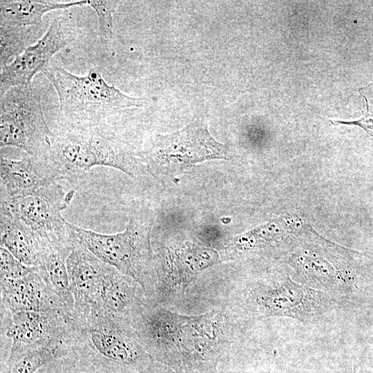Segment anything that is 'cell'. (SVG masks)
I'll return each instance as SVG.
<instances>
[{"label": "cell", "instance_id": "1", "mask_svg": "<svg viewBox=\"0 0 373 373\" xmlns=\"http://www.w3.org/2000/svg\"><path fill=\"white\" fill-rule=\"evenodd\" d=\"M219 315L188 317L144 300L131 326L153 361L176 373H215L224 346Z\"/></svg>", "mask_w": 373, "mask_h": 373}, {"label": "cell", "instance_id": "22", "mask_svg": "<svg viewBox=\"0 0 373 373\" xmlns=\"http://www.w3.org/2000/svg\"><path fill=\"white\" fill-rule=\"evenodd\" d=\"M120 1L111 0H87V5L96 13L99 37L103 40L112 39L114 30L113 13Z\"/></svg>", "mask_w": 373, "mask_h": 373}, {"label": "cell", "instance_id": "6", "mask_svg": "<svg viewBox=\"0 0 373 373\" xmlns=\"http://www.w3.org/2000/svg\"><path fill=\"white\" fill-rule=\"evenodd\" d=\"M342 298L312 289L290 276L247 285L242 309L251 320L288 318L303 323H315L331 314Z\"/></svg>", "mask_w": 373, "mask_h": 373}, {"label": "cell", "instance_id": "5", "mask_svg": "<svg viewBox=\"0 0 373 373\" xmlns=\"http://www.w3.org/2000/svg\"><path fill=\"white\" fill-rule=\"evenodd\" d=\"M75 350L111 373H156L131 324L102 314L82 323Z\"/></svg>", "mask_w": 373, "mask_h": 373}, {"label": "cell", "instance_id": "19", "mask_svg": "<svg viewBox=\"0 0 373 373\" xmlns=\"http://www.w3.org/2000/svg\"><path fill=\"white\" fill-rule=\"evenodd\" d=\"M68 256V254L51 249L45 255L38 267L52 291L68 309L76 312L66 266Z\"/></svg>", "mask_w": 373, "mask_h": 373}, {"label": "cell", "instance_id": "2", "mask_svg": "<svg viewBox=\"0 0 373 373\" xmlns=\"http://www.w3.org/2000/svg\"><path fill=\"white\" fill-rule=\"evenodd\" d=\"M41 159L57 180L78 176L97 166L133 176L138 163L123 141L96 125H76L70 131L52 133L50 147Z\"/></svg>", "mask_w": 373, "mask_h": 373}, {"label": "cell", "instance_id": "20", "mask_svg": "<svg viewBox=\"0 0 373 373\" xmlns=\"http://www.w3.org/2000/svg\"><path fill=\"white\" fill-rule=\"evenodd\" d=\"M40 26H10L0 25V66L21 54L28 47L36 43L43 35Z\"/></svg>", "mask_w": 373, "mask_h": 373}, {"label": "cell", "instance_id": "17", "mask_svg": "<svg viewBox=\"0 0 373 373\" xmlns=\"http://www.w3.org/2000/svg\"><path fill=\"white\" fill-rule=\"evenodd\" d=\"M77 340L54 339L1 356V373H36L75 350Z\"/></svg>", "mask_w": 373, "mask_h": 373}, {"label": "cell", "instance_id": "10", "mask_svg": "<svg viewBox=\"0 0 373 373\" xmlns=\"http://www.w3.org/2000/svg\"><path fill=\"white\" fill-rule=\"evenodd\" d=\"M82 323L68 311H21L1 309V356L54 339L77 340Z\"/></svg>", "mask_w": 373, "mask_h": 373}, {"label": "cell", "instance_id": "3", "mask_svg": "<svg viewBox=\"0 0 373 373\" xmlns=\"http://www.w3.org/2000/svg\"><path fill=\"white\" fill-rule=\"evenodd\" d=\"M43 74L55 89L61 113L75 125H96L124 109L142 107L146 102L124 94L113 84H108L97 69L90 68L81 76L52 62Z\"/></svg>", "mask_w": 373, "mask_h": 373}, {"label": "cell", "instance_id": "12", "mask_svg": "<svg viewBox=\"0 0 373 373\" xmlns=\"http://www.w3.org/2000/svg\"><path fill=\"white\" fill-rule=\"evenodd\" d=\"M75 309L82 322L99 313L102 285L109 265L79 242L66 259Z\"/></svg>", "mask_w": 373, "mask_h": 373}, {"label": "cell", "instance_id": "25", "mask_svg": "<svg viewBox=\"0 0 373 373\" xmlns=\"http://www.w3.org/2000/svg\"><path fill=\"white\" fill-rule=\"evenodd\" d=\"M269 373H271V372H269Z\"/></svg>", "mask_w": 373, "mask_h": 373}, {"label": "cell", "instance_id": "11", "mask_svg": "<svg viewBox=\"0 0 373 373\" xmlns=\"http://www.w3.org/2000/svg\"><path fill=\"white\" fill-rule=\"evenodd\" d=\"M75 31L64 19H52L47 30L34 44L28 47L12 62L1 68V97L10 88L32 84L34 76L44 72L53 56L71 44Z\"/></svg>", "mask_w": 373, "mask_h": 373}, {"label": "cell", "instance_id": "9", "mask_svg": "<svg viewBox=\"0 0 373 373\" xmlns=\"http://www.w3.org/2000/svg\"><path fill=\"white\" fill-rule=\"evenodd\" d=\"M0 107V146L41 158L53 133L44 115L40 90L32 84L12 87L1 97Z\"/></svg>", "mask_w": 373, "mask_h": 373}, {"label": "cell", "instance_id": "23", "mask_svg": "<svg viewBox=\"0 0 373 373\" xmlns=\"http://www.w3.org/2000/svg\"><path fill=\"white\" fill-rule=\"evenodd\" d=\"M0 280H16L29 274L34 267L21 263L10 251L0 247Z\"/></svg>", "mask_w": 373, "mask_h": 373}, {"label": "cell", "instance_id": "21", "mask_svg": "<svg viewBox=\"0 0 373 373\" xmlns=\"http://www.w3.org/2000/svg\"><path fill=\"white\" fill-rule=\"evenodd\" d=\"M36 373H111L76 350L45 365Z\"/></svg>", "mask_w": 373, "mask_h": 373}, {"label": "cell", "instance_id": "7", "mask_svg": "<svg viewBox=\"0 0 373 373\" xmlns=\"http://www.w3.org/2000/svg\"><path fill=\"white\" fill-rule=\"evenodd\" d=\"M75 191L65 192L57 182L19 196L1 193V215L17 219L36 232L51 249L70 254L78 243L73 224L62 216Z\"/></svg>", "mask_w": 373, "mask_h": 373}, {"label": "cell", "instance_id": "8", "mask_svg": "<svg viewBox=\"0 0 373 373\" xmlns=\"http://www.w3.org/2000/svg\"><path fill=\"white\" fill-rule=\"evenodd\" d=\"M227 155L226 145L212 137L207 123L195 119L173 133L156 135L140 157L153 175L161 176Z\"/></svg>", "mask_w": 373, "mask_h": 373}, {"label": "cell", "instance_id": "15", "mask_svg": "<svg viewBox=\"0 0 373 373\" xmlns=\"http://www.w3.org/2000/svg\"><path fill=\"white\" fill-rule=\"evenodd\" d=\"M1 193L8 196L32 193L57 182L52 171L39 157L26 154L20 160L1 155Z\"/></svg>", "mask_w": 373, "mask_h": 373}, {"label": "cell", "instance_id": "16", "mask_svg": "<svg viewBox=\"0 0 373 373\" xmlns=\"http://www.w3.org/2000/svg\"><path fill=\"white\" fill-rule=\"evenodd\" d=\"M1 247L29 267H39L52 249L32 229L22 222L1 215Z\"/></svg>", "mask_w": 373, "mask_h": 373}, {"label": "cell", "instance_id": "13", "mask_svg": "<svg viewBox=\"0 0 373 373\" xmlns=\"http://www.w3.org/2000/svg\"><path fill=\"white\" fill-rule=\"evenodd\" d=\"M1 309L15 313L21 311L58 312L68 309L48 287L39 267L16 280H0Z\"/></svg>", "mask_w": 373, "mask_h": 373}, {"label": "cell", "instance_id": "4", "mask_svg": "<svg viewBox=\"0 0 373 373\" xmlns=\"http://www.w3.org/2000/svg\"><path fill=\"white\" fill-rule=\"evenodd\" d=\"M78 242L105 263L137 281L147 297L157 289L160 276L150 241L151 226L133 218L122 232L105 234L73 224Z\"/></svg>", "mask_w": 373, "mask_h": 373}, {"label": "cell", "instance_id": "18", "mask_svg": "<svg viewBox=\"0 0 373 373\" xmlns=\"http://www.w3.org/2000/svg\"><path fill=\"white\" fill-rule=\"evenodd\" d=\"M87 5V0L68 2L41 0H1L0 25L10 26H43V16L50 11Z\"/></svg>", "mask_w": 373, "mask_h": 373}, {"label": "cell", "instance_id": "14", "mask_svg": "<svg viewBox=\"0 0 373 373\" xmlns=\"http://www.w3.org/2000/svg\"><path fill=\"white\" fill-rule=\"evenodd\" d=\"M144 295L137 281L109 265L101 291L99 314L130 323L141 309Z\"/></svg>", "mask_w": 373, "mask_h": 373}, {"label": "cell", "instance_id": "24", "mask_svg": "<svg viewBox=\"0 0 373 373\" xmlns=\"http://www.w3.org/2000/svg\"><path fill=\"white\" fill-rule=\"evenodd\" d=\"M358 92L366 102L367 111L365 115L352 122L336 120L334 123L359 126L373 137V84L359 88Z\"/></svg>", "mask_w": 373, "mask_h": 373}]
</instances>
